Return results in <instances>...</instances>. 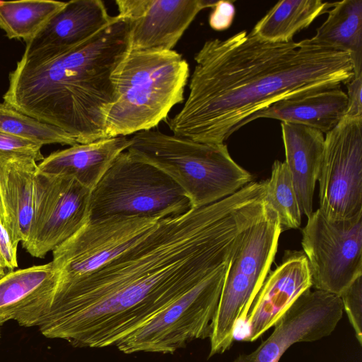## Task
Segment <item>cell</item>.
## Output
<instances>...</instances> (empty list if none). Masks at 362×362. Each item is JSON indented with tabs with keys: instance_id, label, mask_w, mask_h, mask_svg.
Returning <instances> with one entry per match:
<instances>
[{
	"instance_id": "1",
	"label": "cell",
	"mask_w": 362,
	"mask_h": 362,
	"mask_svg": "<svg viewBox=\"0 0 362 362\" xmlns=\"http://www.w3.org/2000/svg\"><path fill=\"white\" fill-rule=\"evenodd\" d=\"M239 244L218 203L161 219L142 240L83 276L59 279L38 327L79 347L116 346L230 262Z\"/></svg>"
},
{
	"instance_id": "2",
	"label": "cell",
	"mask_w": 362,
	"mask_h": 362,
	"mask_svg": "<svg viewBox=\"0 0 362 362\" xmlns=\"http://www.w3.org/2000/svg\"><path fill=\"white\" fill-rule=\"evenodd\" d=\"M189 93L168 122L173 134L222 144L249 118L284 98L341 86L354 76L347 52L312 43L263 40L251 31L206 41Z\"/></svg>"
},
{
	"instance_id": "3",
	"label": "cell",
	"mask_w": 362,
	"mask_h": 362,
	"mask_svg": "<svg viewBox=\"0 0 362 362\" xmlns=\"http://www.w3.org/2000/svg\"><path fill=\"white\" fill-rule=\"evenodd\" d=\"M129 50L128 23L117 15L71 49L23 52L9 73L4 103L77 144L105 139V117L115 99L112 74Z\"/></svg>"
},
{
	"instance_id": "4",
	"label": "cell",
	"mask_w": 362,
	"mask_h": 362,
	"mask_svg": "<svg viewBox=\"0 0 362 362\" xmlns=\"http://www.w3.org/2000/svg\"><path fill=\"white\" fill-rule=\"evenodd\" d=\"M189 67L170 51H132L112 74L115 99L105 117L107 138L151 130L184 100Z\"/></svg>"
},
{
	"instance_id": "5",
	"label": "cell",
	"mask_w": 362,
	"mask_h": 362,
	"mask_svg": "<svg viewBox=\"0 0 362 362\" xmlns=\"http://www.w3.org/2000/svg\"><path fill=\"white\" fill-rule=\"evenodd\" d=\"M130 139L126 151L172 178L192 208L220 201L252 182V175L232 158L224 143L198 142L151 129Z\"/></svg>"
},
{
	"instance_id": "6",
	"label": "cell",
	"mask_w": 362,
	"mask_h": 362,
	"mask_svg": "<svg viewBox=\"0 0 362 362\" xmlns=\"http://www.w3.org/2000/svg\"><path fill=\"white\" fill-rule=\"evenodd\" d=\"M191 209L187 194L172 178L124 151L91 190L88 221L113 218L162 219Z\"/></svg>"
},
{
	"instance_id": "7",
	"label": "cell",
	"mask_w": 362,
	"mask_h": 362,
	"mask_svg": "<svg viewBox=\"0 0 362 362\" xmlns=\"http://www.w3.org/2000/svg\"><path fill=\"white\" fill-rule=\"evenodd\" d=\"M281 233L277 214L268 204L265 214L245 231L226 272L212 322L209 358L231 347L238 326L245 321L269 274Z\"/></svg>"
},
{
	"instance_id": "8",
	"label": "cell",
	"mask_w": 362,
	"mask_h": 362,
	"mask_svg": "<svg viewBox=\"0 0 362 362\" xmlns=\"http://www.w3.org/2000/svg\"><path fill=\"white\" fill-rule=\"evenodd\" d=\"M230 262L152 316L117 349L126 354H173L194 340L209 339Z\"/></svg>"
},
{
	"instance_id": "9",
	"label": "cell",
	"mask_w": 362,
	"mask_h": 362,
	"mask_svg": "<svg viewBox=\"0 0 362 362\" xmlns=\"http://www.w3.org/2000/svg\"><path fill=\"white\" fill-rule=\"evenodd\" d=\"M301 245L312 287L339 296L362 275V213L331 220L318 209L308 217Z\"/></svg>"
},
{
	"instance_id": "10",
	"label": "cell",
	"mask_w": 362,
	"mask_h": 362,
	"mask_svg": "<svg viewBox=\"0 0 362 362\" xmlns=\"http://www.w3.org/2000/svg\"><path fill=\"white\" fill-rule=\"evenodd\" d=\"M319 182V209L331 220L362 213V117L344 116L325 134Z\"/></svg>"
},
{
	"instance_id": "11",
	"label": "cell",
	"mask_w": 362,
	"mask_h": 362,
	"mask_svg": "<svg viewBox=\"0 0 362 362\" xmlns=\"http://www.w3.org/2000/svg\"><path fill=\"white\" fill-rule=\"evenodd\" d=\"M90 192L73 177L37 172L33 217L22 246L32 256L42 258L73 236L88 222Z\"/></svg>"
},
{
	"instance_id": "12",
	"label": "cell",
	"mask_w": 362,
	"mask_h": 362,
	"mask_svg": "<svg viewBox=\"0 0 362 362\" xmlns=\"http://www.w3.org/2000/svg\"><path fill=\"white\" fill-rule=\"evenodd\" d=\"M160 220L113 218L88 221L52 251L59 279L76 278L100 268L142 240Z\"/></svg>"
},
{
	"instance_id": "13",
	"label": "cell",
	"mask_w": 362,
	"mask_h": 362,
	"mask_svg": "<svg viewBox=\"0 0 362 362\" xmlns=\"http://www.w3.org/2000/svg\"><path fill=\"white\" fill-rule=\"evenodd\" d=\"M337 295L310 288L300 295L274 325L268 338L232 362H279L292 345L319 340L334 330L343 315Z\"/></svg>"
},
{
	"instance_id": "14",
	"label": "cell",
	"mask_w": 362,
	"mask_h": 362,
	"mask_svg": "<svg viewBox=\"0 0 362 362\" xmlns=\"http://www.w3.org/2000/svg\"><path fill=\"white\" fill-rule=\"evenodd\" d=\"M217 1L116 0L129 29V50L170 51L197 14Z\"/></svg>"
},
{
	"instance_id": "15",
	"label": "cell",
	"mask_w": 362,
	"mask_h": 362,
	"mask_svg": "<svg viewBox=\"0 0 362 362\" xmlns=\"http://www.w3.org/2000/svg\"><path fill=\"white\" fill-rule=\"evenodd\" d=\"M312 281L303 252L286 251L281 263L267 275L244 322L242 341L257 340L276 323L296 299L311 288Z\"/></svg>"
},
{
	"instance_id": "16",
	"label": "cell",
	"mask_w": 362,
	"mask_h": 362,
	"mask_svg": "<svg viewBox=\"0 0 362 362\" xmlns=\"http://www.w3.org/2000/svg\"><path fill=\"white\" fill-rule=\"evenodd\" d=\"M59 278L52 262L12 271L0 279V325L37 326L48 313Z\"/></svg>"
},
{
	"instance_id": "17",
	"label": "cell",
	"mask_w": 362,
	"mask_h": 362,
	"mask_svg": "<svg viewBox=\"0 0 362 362\" xmlns=\"http://www.w3.org/2000/svg\"><path fill=\"white\" fill-rule=\"evenodd\" d=\"M100 0H71L27 43L24 52H61L88 40L112 23Z\"/></svg>"
},
{
	"instance_id": "18",
	"label": "cell",
	"mask_w": 362,
	"mask_h": 362,
	"mask_svg": "<svg viewBox=\"0 0 362 362\" xmlns=\"http://www.w3.org/2000/svg\"><path fill=\"white\" fill-rule=\"evenodd\" d=\"M130 144L131 139L127 136L76 144L44 158L37 164V172L49 176L73 177L92 190L115 159Z\"/></svg>"
},
{
	"instance_id": "19",
	"label": "cell",
	"mask_w": 362,
	"mask_h": 362,
	"mask_svg": "<svg viewBox=\"0 0 362 362\" xmlns=\"http://www.w3.org/2000/svg\"><path fill=\"white\" fill-rule=\"evenodd\" d=\"M37 162L0 154V189L7 219L6 231L18 247L29 235L34 214Z\"/></svg>"
},
{
	"instance_id": "20",
	"label": "cell",
	"mask_w": 362,
	"mask_h": 362,
	"mask_svg": "<svg viewBox=\"0 0 362 362\" xmlns=\"http://www.w3.org/2000/svg\"><path fill=\"white\" fill-rule=\"evenodd\" d=\"M285 163L290 172L302 214L313 211V200L323 155L325 136L301 124L281 122Z\"/></svg>"
},
{
	"instance_id": "21",
	"label": "cell",
	"mask_w": 362,
	"mask_h": 362,
	"mask_svg": "<svg viewBox=\"0 0 362 362\" xmlns=\"http://www.w3.org/2000/svg\"><path fill=\"white\" fill-rule=\"evenodd\" d=\"M347 104V95L339 86L280 100L251 116L247 124L259 118H269L327 134L344 117Z\"/></svg>"
},
{
	"instance_id": "22",
	"label": "cell",
	"mask_w": 362,
	"mask_h": 362,
	"mask_svg": "<svg viewBox=\"0 0 362 362\" xmlns=\"http://www.w3.org/2000/svg\"><path fill=\"white\" fill-rule=\"evenodd\" d=\"M324 23L310 41L320 47L347 52L354 76H362V0L334 2Z\"/></svg>"
},
{
	"instance_id": "23",
	"label": "cell",
	"mask_w": 362,
	"mask_h": 362,
	"mask_svg": "<svg viewBox=\"0 0 362 362\" xmlns=\"http://www.w3.org/2000/svg\"><path fill=\"white\" fill-rule=\"evenodd\" d=\"M333 4L320 0L280 1L255 24L251 32L271 42H292L298 32L327 13Z\"/></svg>"
},
{
	"instance_id": "24",
	"label": "cell",
	"mask_w": 362,
	"mask_h": 362,
	"mask_svg": "<svg viewBox=\"0 0 362 362\" xmlns=\"http://www.w3.org/2000/svg\"><path fill=\"white\" fill-rule=\"evenodd\" d=\"M66 2L52 0L0 1V29L8 39L29 42Z\"/></svg>"
},
{
	"instance_id": "25",
	"label": "cell",
	"mask_w": 362,
	"mask_h": 362,
	"mask_svg": "<svg viewBox=\"0 0 362 362\" xmlns=\"http://www.w3.org/2000/svg\"><path fill=\"white\" fill-rule=\"evenodd\" d=\"M266 181L265 201L277 214L281 232L298 228L302 213L286 163L275 160L272 175Z\"/></svg>"
},
{
	"instance_id": "26",
	"label": "cell",
	"mask_w": 362,
	"mask_h": 362,
	"mask_svg": "<svg viewBox=\"0 0 362 362\" xmlns=\"http://www.w3.org/2000/svg\"><path fill=\"white\" fill-rule=\"evenodd\" d=\"M0 131L38 143L73 146L76 141L57 127L23 114L0 103Z\"/></svg>"
},
{
	"instance_id": "27",
	"label": "cell",
	"mask_w": 362,
	"mask_h": 362,
	"mask_svg": "<svg viewBox=\"0 0 362 362\" xmlns=\"http://www.w3.org/2000/svg\"><path fill=\"white\" fill-rule=\"evenodd\" d=\"M339 297L356 339L362 346V275L348 286Z\"/></svg>"
},
{
	"instance_id": "28",
	"label": "cell",
	"mask_w": 362,
	"mask_h": 362,
	"mask_svg": "<svg viewBox=\"0 0 362 362\" xmlns=\"http://www.w3.org/2000/svg\"><path fill=\"white\" fill-rule=\"evenodd\" d=\"M42 145L0 131V154L7 156L25 157L36 162L44 159Z\"/></svg>"
},
{
	"instance_id": "29",
	"label": "cell",
	"mask_w": 362,
	"mask_h": 362,
	"mask_svg": "<svg viewBox=\"0 0 362 362\" xmlns=\"http://www.w3.org/2000/svg\"><path fill=\"white\" fill-rule=\"evenodd\" d=\"M210 13L209 23L216 31H223L232 25L235 8L231 1H217Z\"/></svg>"
},
{
	"instance_id": "30",
	"label": "cell",
	"mask_w": 362,
	"mask_h": 362,
	"mask_svg": "<svg viewBox=\"0 0 362 362\" xmlns=\"http://www.w3.org/2000/svg\"><path fill=\"white\" fill-rule=\"evenodd\" d=\"M18 267L17 247H15L4 227L0 223V279Z\"/></svg>"
},
{
	"instance_id": "31",
	"label": "cell",
	"mask_w": 362,
	"mask_h": 362,
	"mask_svg": "<svg viewBox=\"0 0 362 362\" xmlns=\"http://www.w3.org/2000/svg\"><path fill=\"white\" fill-rule=\"evenodd\" d=\"M345 85L347 88L348 104L344 116L362 117V76H354Z\"/></svg>"
},
{
	"instance_id": "32",
	"label": "cell",
	"mask_w": 362,
	"mask_h": 362,
	"mask_svg": "<svg viewBox=\"0 0 362 362\" xmlns=\"http://www.w3.org/2000/svg\"><path fill=\"white\" fill-rule=\"evenodd\" d=\"M0 223L4 227L6 230L7 228V219L6 216V211L3 203V199L0 189Z\"/></svg>"
}]
</instances>
